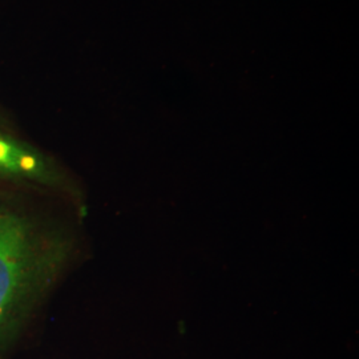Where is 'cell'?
<instances>
[{
  "label": "cell",
  "mask_w": 359,
  "mask_h": 359,
  "mask_svg": "<svg viewBox=\"0 0 359 359\" xmlns=\"http://www.w3.org/2000/svg\"><path fill=\"white\" fill-rule=\"evenodd\" d=\"M38 161L13 142L0 136V169L10 172H32Z\"/></svg>",
  "instance_id": "obj_2"
},
{
  "label": "cell",
  "mask_w": 359,
  "mask_h": 359,
  "mask_svg": "<svg viewBox=\"0 0 359 359\" xmlns=\"http://www.w3.org/2000/svg\"><path fill=\"white\" fill-rule=\"evenodd\" d=\"M41 268L43 252L32 226L22 217L0 213V333L32 293Z\"/></svg>",
  "instance_id": "obj_1"
}]
</instances>
